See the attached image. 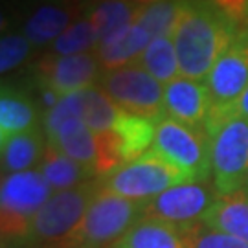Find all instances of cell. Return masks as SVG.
<instances>
[{"mask_svg": "<svg viewBox=\"0 0 248 248\" xmlns=\"http://www.w3.org/2000/svg\"><path fill=\"white\" fill-rule=\"evenodd\" d=\"M120 110L122 108L116 105L114 101L108 98L99 87L94 85V87L85 90V114H83V122L94 134L112 131Z\"/></svg>", "mask_w": 248, "mask_h": 248, "instance_id": "cell-25", "label": "cell"}, {"mask_svg": "<svg viewBox=\"0 0 248 248\" xmlns=\"http://www.w3.org/2000/svg\"><path fill=\"white\" fill-rule=\"evenodd\" d=\"M206 228L230 233L248 243V191L237 189L228 195H219L202 219Z\"/></svg>", "mask_w": 248, "mask_h": 248, "instance_id": "cell-16", "label": "cell"}, {"mask_svg": "<svg viewBox=\"0 0 248 248\" xmlns=\"http://www.w3.org/2000/svg\"><path fill=\"white\" fill-rule=\"evenodd\" d=\"M212 2L237 24L248 20V0H212Z\"/></svg>", "mask_w": 248, "mask_h": 248, "instance_id": "cell-30", "label": "cell"}, {"mask_svg": "<svg viewBox=\"0 0 248 248\" xmlns=\"http://www.w3.org/2000/svg\"><path fill=\"white\" fill-rule=\"evenodd\" d=\"M151 149L182 169L193 182L210 180V136L204 129L189 127L166 116L156 124Z\"/></svg>", "mask_w": 248, "mask_h": 248, "instance_id": "cell-8", "label": "cell"}, {"mask_svg": "<svg viewBox=\"0 0 248 248\" xmlns=\"http://www.w3.org/2000/svg\"><path fill=\"white\" fill-rule=\"evenodd\" d=\"M213 186L219 195L243 189L248 175V120L228 116L206 129Z\"/></svg>", "mask_w": 248, "mask_h": 248, "instance_id": "cell-5", "label": "cell"}, {"mask_svg": "<svg viewBox=\"0 0 248 248\" xmlns=\"http://www.w3.org/2000/svg\"><path fill=\"white\" fill-rule=\"evenodd\" d=\"M39 107L22 89L2 83L0 90V142L39 127Z\"/></svg>", "mask_w": 248, "mask_h": 248, "instance_id": "cell-13", "label": "cell"}, {"mask_svg": "<svg viewBox=\"0 0 248 248\" xmlns=\"http://www.w3.org/2000/svg\"><path fill=\"white\" fill-rule=\"evenodd\" d=\"M213 108H219V110H222L224 114H228V116H243V118H247L248 120V87L245 89V92L241 94L239 99H237L232 107H224V108H221V107H213Z\"/></svg>", "mask_w": 248, "mask_h": 248, "instance_id": "cell-31", "label": "cell"}, {"mask_svg": "<svg viewBox=\"0 0 248 248\" xmlns=\"http://www.w3.org/2000/svg\"><path fill=\"white\" fill-rule=\"evenodd\" d=\"M0 143H2V169L4 175H9V173L28 171L39 164L43 160L48 140L45 131L37 127L26 133L15 134Z\"/></svg>", "mask_w": 248, "mask_h": 248, "instance_id": "cell-19", "label": "cell"}, {"mask_svg": "<svg viewBox=\"0 0 248 248\" xmlns=\"http://www.w3.org/2000/svg\"><path fill=\"white\" fill-rule=\"evenodd\" d=\"M112 131L118 136L122 156H124V162L127 164V162L140 158L142 155H145L153 147L156 124L153 120L142 118V116L120 110Z\"/></svg>", "mask_w": 248, "mask_h": 248, "instance_id": "cell-21", "label": "cell"}, {"mask_svg": "<svg viewBox=\"0 0 248 248\" xmlns=\"http://www.w3.org/2000/svg\"><path fill=\"white\" fill-rule=\"evenodd\" d=\"M217 189L210 186L208 180L184 182L162 191L160 195L145 201L143 217L171 222L177 226H193L202 222L206 213L210 212L217 201Z\"/></svg>", "mask_w": 248, "mask_h": 248, "instance_id": "cell-9", "label": "cell"}, {"mask_svg": "<svg viewBox=\"0 0 248 248\" xmlns=\"http://www.w3.org/2000/svg\"><path fill=\"white\" fill-rule=\"evenodd\" d=\"M138 62L149 72L155 79H158L164 87L173 79H177L178 74H180L173 37H156V39H153L149 46L140 55Z\"/></svg>", "mask_w": 248, "mask_h": 248, "instance_id": "cell-23", "label": "cell"}, {"mask_svg": "<svg viewBox=\"0 0 248 248\" xmlns=\"http://www.w3.org/2000/svg\"><path fill=\"white\" fill-rule=\"evenodd\" d=\"M52 195L53 189L39 169L4 175L0 186V226L4 245L28 243L35 215Z\"/></svg>", "mask_w": 248, "mask_h": 248, "instance_id": "cell-2", "label": "cell"}, {"mask_svg": "<svg viewBox=\"0 0 248 248\" xmlns=\"http://www.w3.org/2000/svg\"><path fill=\"white\" fill-rule=\"evenodd\" d=\"M98 30L92 20L83 17L78 22H72L70 28L52 45V55H78L89 52L90 48L98 46Z\"/></svg>", "mask_w": 248, "mask_h": 248, "instance_id": "cell-26", "label": "cell"}, {"mask_svg": "<svg viewBox=\"0 0 248 248\" xmlns=\"http://www.w3.org/2000/svg\"><path fill=\"white\" fill-rule=\"evenodd\" d=\"M212 105L213 101L206 83L178 76L164 87L166 116L180 124L204 129Z\"/></svg>", "mask_w": 248, "mask_h": 248, "instance_id": "cell-12", "label": "cell"}, {"mask_svg": "<svg viewBox=\"0 0 248 248\" xmlns=\"http://www.w3.org/2000/svg\"><path fill=\"white\" fill-rule=\"evenodd\" d=\"M184 0H156L147 6H140L136 15V24L147 31L151 39L173 37V30L180 15Z\"/></svg>", "mask_w": 248, "mask_h": 248, "instance_id": "cell-24", "label": "cell"}, {"mask_svg": "<svg viewBox=\"0 0 248 248\" xmlns=\"http://www.w3.org/2000/svg\"><path fill=\"white\" fill-rule=\"evenodd\" d=\"M83 114H85V90L62 96L43 116V131L46 134V140H52L57 131L70 120H83Z\"/></svg>", "mask_w": 248, "mask_h": 248, "instance_id": "cell-27", "label": "cell"}, {"mask_svg": "<svg viewBox=\"0 0 248 248\" xmlns=\"http://www.w3.org/2000/svg\"><path fill=\"white\" fill-rule=\"evenodd\" d=\"M53 248H92V247H85V245H59V247Z\"/></svg>", "mask_w": 248, "mask_h": 248, "instance_id": "cell-33", "label": "cell"}, {"mask_svg": "<svg viewBox=\"0 0 248 248\" xmlns=\"http://www.w3.org/2000/svg\"><path fill=\"white\" fill-rule=\"evenodd\" d=\"M129 2H133V4H136V6H147V4L156 2V0H129Z\"/></svg>", "mask_w": 248, "mask_h": 248, "instance_id": "cell-32", "label": "cell"}, {"mask_svg": "<svg viewBox=\"0 0 248 248\" xmlns=\"http://www.w3.org/2000/svg\"><path fill=\"white\" fill-rule=\"evenodd\" d=\"M98 87L125 112L153 120L155 124L166 118L164 85L138 61L103 72Z\"/></svg>", "mask_w": 248, "mask_h": 248, "instance_id": "cell-6", "label": "cell"}, {"mask_svg": "<svg viewBox=\"0 0 248 248\" xmlns=\"http://www.w3.org/2000/svg\"><path fill=\"white\" fill-rule=\"evenodd\" d=\"M187 245L189 248H248L247 241L224 232L206 228L202 222L187 226Z\"/></svg>", "mask_w": 248, "mask_h": 248, "instance_id": "cell-28", "label": "cell"}, {"mask_svg": "<svg viewBox=\"0 0 248 248\" xmlns=\"http://www.w3.org/2000/svg\"><path fill=\"white\" fill-rule=\"evenodd\" d=\"M140 6L129 0H98L90 4L85 17L92 20L98 30V46L108 45L116 39L125 35L136 20Z\"/></svg>", "mask_w": 248, "mask_h": 248, "instance_id": "cell-14", "label": "cell"}, {"mask_svg": "<svg viewBox=\"0 0 248 248\" xmlns=\"http://www.w3.org/2000/svg\"><path fill=\"white\" fill-rule=\"evenodd\" d=\"M103 74L98 55L92 52L78 55L46 53L33 64V79L39 90H53L59 96L81 92L96 85Z\"/></svg>", "mask_w": 248, "mask_h": 248, "instance_id": "cell-10", "label": "cell"}, {"mask_svg": "<svg viewBox=\"0 0 248 248\" xmlns=\"http://www.w3.org/2000/svg\"><path fill=\"white\" fill-rule=\"evenodd\" d=\"M116 248H189L187 226L143 217L125 233Z\"/></svg>", "mask_w": 248, "mask_h": 248, "instance_id": "cell-15", "label": "cell"}, {"mask_svg": "<svg viewBox=\"0 0 248 248\" xmlns=\"http://www.w3.org/2000/svg\"><path fill=\"white\" fill-rule=\"evenodd\" d=\"M50 145L59 149L62 155L70 156L72 160L79 162L81 166L90 169L98 178V143L96 134L85 125L83 120H70L57 131Z\"/></svg>", "mask_w": 248, "mask_h": 248, "instance_id": "cell-18", "label": "cell"}, {"mask_svg": "<svg viewBox=\"0 0 248 248\" xmlns=\"http://www.w3.org/2000/svg\"><path fill=\"white\" fill-rule=\"evenodd\" d=\"M143 206L145 202L142 201L125 199L99 187L81 222L62 245H85L92 248L118 245L125 233L143 219Z\"/></svg>", "mask_w": 248, "mask_h": 248, "instance_id": "cell-3", "label": "cell"}, {"mask_svg": "<svg viewBox=\"0 0 248 248\" xmlns=\"http://www.w3.org/2000/svg\"><path fill=\"white\" fill-rule=\"evenodd\" d=\"M31 43L24 33H4L0 39V72L6 76L30 57Z\"/></svg>", "mask_w": 248, "mask_h": 248, "instance_id": "cell-29", "label": "cell"}, {"mask_svg": "<svg viewBox=\"0 0 248 248\" xmlns=\"http://www.w3.org/2000/svg\"><path fill=\"white\" fill-rule=\"evenodd\" d=\"M206 87L210 90L212 107H232L248 87V28L241 30L217 62L213 64Z\"/></svg>", "mask_w": 248, "mask_h": 248, "instance_id": "cell-11", "label": "cell"}, {"mask_svg": "<svg viewBox=\"0 0 248 248\" xmlns=\"http://www.w3.org/2000/svg\"><path fill=\"white\" fill-rule=\"evenodd\" d=\"M37 169L43 173V177L50 184L53 193L55 191H64V189L78 187L81 184L90 182V180L96 178V175L90 169L81 166L79 162L72 160L70 156L62 155L61 151L55 149L50 143L46 145L43 160L39 162V168Z\"/></svg>", "mask_w": 248, "mask_h": 248, "instance_id": "cell-20", "label": "cell"}, {"mask_svg": "<svg viewBox=\"0 0 248 248\" xmlns=\"http://www.w3.org/2000/svg\"><path fill=\"white\" fill-rule=\"evenodd\" d=\"M98 191V180H90L64 191H55L35 215L28 243L52 245V248L62 245L81 222Z\"/></svg>", "mask_w": 248, "mask_h": 248, "instance_id": "cell-7", "label": "cell"}, {"mask_svg": "<svg viewBox=\"0 0 248 248\" xmlns=\"http://www.w3.org/2000/svg\"><path fill=\"white\" fill-rule=\"evenodd\" d=\"M70 8L57 2H46L37 6L31 15L26 18L22 33L31 43V46H46L55 43L72 24Z\"/></svg>", "mask_w": 248, "mask_h": 248, "instance_id": "cell-17", "label": "cell"}, {"mask_svg": "<svg viewBox=\"0 0 248 248\" xmlns=\"http://www.w3.org/2000/svg\"><path fill=\"white\" fill-rule=\"evenodd\" d=\"M151 41L153 39L149 33L140 24H136V20H134V24L125 35L108 43V45L96 46V55L101 62L103 72L116 70V68L136 62L143 53V50L149 46Z\"/></svg>", "mask_w": 248, "mask_h": 248, "instance_id": "cell-22", "label": "cell"}, {"mask_svg": "<svg viewBox=\"0 0 248 248\" xmlns=\"http://www.w3.org/2000/svg\"><path fill=\"white\" fill-rule=\"evenodd\" d=\"M99 187L133 201H149L169 187L193 182L182 169L149 149L140 158L127 162L122 168L98 178Z\"/></svg>", "mask_w": 248, "mask_h": 248, "instance_id": "cell-4", "label": "cell"}, {"mask_svg": "<svg viewBox=\"0 0 248 248\" xmlns=\"http://www.w3.org/2000/svg\"><path fill=\"white\" fill-rule=\"evenodd\" d=\"M243 189H247V191H248V175H247V180H245V186H243Z\"/></svg>", "mask_w": 248, "mask_h": 248, "instance_id": "cell-34", "label": "cell"}, {"mask_svg": "<svg viewBox=\"0 0 248 248\" xmlns=\"http://www.w3.org/2000/svg\"><path fill=\"white\" fill-rule=\"evenodd\" d=\"M239 24L212 0H184L173 30L180 76L206 79L213 64L239 35Z\"/></svg>", "mask_w": 248, "mask_h": 248, "instance_id": "cell-1", "label": "cell"}]
</instances>
